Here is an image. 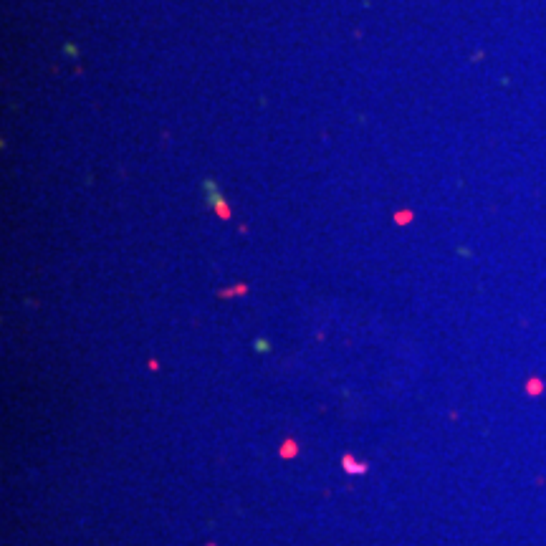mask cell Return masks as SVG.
Here are the masks:
<instances>
[{
	"mask_svg": "<svg viewBox=\"0 0 546 546\" xmlns=\"http://www.w3.org/2000/svg\"><path fill=\"white\" fill-rule=\"evenodd\" d=\"M341 465H344L346 473H367V465H364V463H357L352 455H344V458H341Z\"/></svg>",
	"mask_w": 546,
	"mask_h": 546,
	"instance_id": "6da1fadb",
	"label": "cell"
},
{
	"mask_svg": "<svg viewBox=\"0 0 546 546\" xmlns=\"http://www.w3.org/2000/svg\"><path fill=\"white\" fill-rule=\"evenodd\" d=\"M281 455H286V458H288V455H296V443H293V440H288V443H286V448L281 450Z\"/></svg>",
	"mask_w": 546,
	"mask_h": 546,
	"instance_id": "7a4b0ae2",
	"label": "cell"
},
{
	"mask_svg": "<svg viewBox=\"0 0 546 546\" xmlns=\"http://www.w3.org/2000/svg\"><path fill=\"white\" fill-rule=\"evenodd\" d=\"M248 286H236V288H228V291H220V296H236V293H243Z\"/></svg>",
	"mask_w": 546,
	"mask_h": 546,
	"instance_id": "3957f363",
	"label": "cell"
},
{
	"mask_svg": "<svg viewBox=\"0 0 546 546\" xmlns=\"http://www.w3.org/2000/svg\"><path fill=\"white\" fill-rule=\"evenodd\" d=\"M256 349H258V352H266V349H268L266 339H258V341H256Z\"/></svg>",
	"mask_w": 546,
	"mask_h": 546,
	"instance_id": "277c9868",
	"label": "cell"
}]
</instances>
